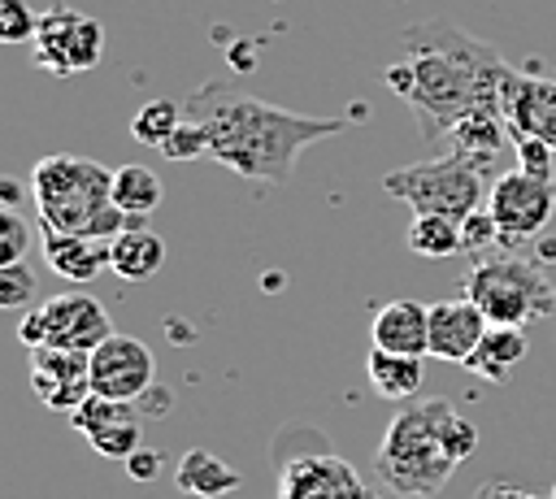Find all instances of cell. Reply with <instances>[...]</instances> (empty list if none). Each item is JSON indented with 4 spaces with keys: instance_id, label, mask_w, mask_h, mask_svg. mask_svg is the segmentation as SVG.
Instances as JSON below:
<instances>
[{
    "instance_id": "obj_1",
    "label": "cell",
    "mask_w": 556,
    "mask_h": 499,
    "mask_svg": "<svg viewBox=\"0 0 556 499\" xmlns=\"http://www.w3.org/2000/svg\"><path fill=\"white\" fill-rule=\"evenodd\" d=\"M513 74L517 69L486 39L452 17H426L400 30V61L382 69V82L408 104L421 135L443 143V135L473 113L504 117Z\"/></svg>"
},
{
    "instance_id": "obj_2",
    "label": "cell",
    "mask_w": 556,
    "mask_h": 499,
    "mask_svg": "<svg viewBox=\"0 0 556 499\" xmlns=\"http://www.w3.org/2000/svg\"><path fill=\"white\" fill-rule=\"evenodd\" d=\"M182 113L200 121L208 139V156L226 165L239 178L252 182H287L295 174V156L321 139H334L348 130V117H308L278 108L239 82L208 78L187 100Z\"/></svg>"
},
{
    "instance_id": "obj_3",
    "label": "cell",
    "mask_w": 556,
    "mask_h": 499,
    "mask_svg": "<svg viewBox=\"0 0 556 499\" xmlns=\"http://www.w3.org/2000/svg\"><path fill=\"white\" fill-rule=\"evenodd\" d=\"M30 195H35L39 230H52V234L113 239L130 226V217L113 204V169H104L91 156L52 152L35 161Z\"/></svg>"
},
{
    "instance_id": "obj_4",
    "label": "cell",
    "mask_w": 556,
    "mask_h": 499,
    "mask_svg": "<svg viewBox=\"0 0 556 499\" xmlns=\"http://www.w3.org/2000/svg\"><path fill=\"white\" fill-rule=\"evenodd\" d=\"M443 408L447 399H426L391 417L378 443V477L387 490L404 499H430L443 490V482L460 464L443 443Z\"/></svg>"
},
{
    "instance_id": "obj_5",
    "label": "cell",
    "mask_w": 556,
    "mask_h": 499,
    "mask_svg": "<svg viewBox=\"0 0 556 499\" xmlns=\"http://www.w3.org/2000/svg\"><path fill=\"white\" fill-rule=\"evenodd\" d=\"M465 295L482 308L491 325H530L543 312H556V286L543 278L539 260L486 256L465 273Z\"/></svg>"
},
{
    "instance_id": "obj_6",
    "label": "cell",
    "mask_w": 556,
    "mask_h": 499,
    "mask_svg": "<svg viewBox=\"0 0 556 499\" xmlns=\"http://www.w3.org/2000/svg\"><path fill=\"white\" fill-rule=\"evenodd\" d=\"M382 191L400 204H408L413 213H439V217H456L465 221L473 208H482V174L443 152L430 161H408L391 174H382Z\"/></svg>"
},
{
    "instance_id": "obj_7",
    "label": "cell",
    "mask_w": 556,
    "mask_h": 499,
    "mask_svg": "<svg viewBox=\"0 0 556 499\" xmlns=\"http://www.w3.org/2000/svg\"><path fill=\"white\" fill-rule=\"evenodd\" d=\"M113 334V321L100 299L83 291H65L43 299L17 321V338L26 347H70V351H96Z\"/></svg>"
},
{
    "instance_id": "obj_8",
    "label": "cell",
    "mask_w": 556,
    "mask_h": 499,
    "mask_svg": "<svg viewBox=\"0 0 556 499\" xmlns=\"http://www.w3.org/2000/svg\"><path fill=\"white\" fill-rule=\"evenodd\" d=\"M35 65L56 74V78H70V74H83V69H96L100 56H104V26L78 9H43L39 13V30H35Z\"/></svg>"
},
{
    "instance_id": "obj_9",
    "label": "cell",
    "mask_w": 556,
    "mask_h": 499,
    "mask_svg": "<svg viewBox=\"0 0 556 499\" xmlns=\"http://www.w3.org/2000/svg\"><path fill=\"white\" fill-rule=\"evenodd\" d=\"M486 213L500 226V243L517 247V243H534L539 230L552 221L556 213V178H530L521 169H508L491 182L486 191Z\"/></svg>"
},
{
    "instance_id": "obj_10",
    "label": "cell",
    "mask_w": 556,
    "mask_h": 499,
    "mask_svg": "<svg viewBox=\"0 0 556 499\" xmlns=\"http://www.w3.org/2000/svg\"><path fill=\"white\" fill-rule=\"evenodd\" d=\"M152 386H156V360H152V347L143 338L113 330L91 351V395L139 404Z\"/></svg>"
},
{
    "instance_id": "obj_11",
    "label": "cell",
    "mask_w": 556,
    "mask_h": 499,
    "mask_svg": "<svg viewBox=\"0 0 556 499\" xmlns=\"http://www.w3.org/2000/svg\"><path fill=\"white\" fill-rule=\"evenodd\" d=\"M70 425L104 460H130L143 447V417H139V404H130V399L91 395L83 408L70 412Z\"/></svg>"
},
{
    "instance_id": "obj_12",
    "label": "cell",
    "mask_w": 556,
    "mask_h": 499,
    "mask_svg": "<svg viewBox=\"0 0 556 499\" xmlns=\"http://www.w3.org/2000/svg\"><path fill=\"white\" fill-rule=\"evenodd\" d=\"M30 391L52 412H74L91 399V351L30 347Z\"/></svg>"
},
{
    "instance_id": "obj_13",
    "label": "cell",
    "mask_w": 556,
    "mask_h": 499,
    "mask_svg": "<svg viewBox=\"0 0 556 499\" xmlns=\"http://www.w3.org/2000/svg\"><path fill=\"white\" fill-rule=\"evenodd\" d=\"M278 499H374L356 469L330 451L291 456L278 473Z\"/></svg>"
},
{
    "instance_id": "obj_14",
    "label": "cell",
    "mask_w": 556,
    "mask_h": 499,
    "mask_svg": "<svg viewBox=\"0 0 556 499\" xmlns=\"http://www.w3.org/2000/svg\"><path fill=\"white\" fill-rule=\"evenodd\" d=\"M486 325L491 321L482 317V308L469 295L430 304V356L447 360V364H469V356L478 351Z\"/></svg>"
},
{
    "instance_id": "obj_15",
    "label": "cell",
    "mask_w": 556,
    "mask_h": 499,
    "mask_svg": "<svg viewBox=\"0 0 556 499\" xmlns=\"http://www.w3.org/2000/svg\"><path fill=\"white\" fill-rule=\"evenodd\" d=\"M508 135H534L556 148V78H539L517 69L504 95Z\"/></svg>"
},
{
    "instance_id": "obj_16",
    "label": "cell",
    "mask_w": 556,
    "mask_h": 499,
    "mask_svg": "<svg viewBox=\"0 0 556 499\" xmlns=\"http://www.w3.org/2000/svg\"><path fill=\"white\" fill-rule=\"evenodd\" d=\"M369 338L382 351L430 356V304H417V299H391V304H382L374 312Z\"/></svg>"
},
{
    "instance_id": "obj_17",
    "label": "cell",
    "mask_w": 556,
    "mask_h": 499,
    "mask_svg": "<svg viewBox=\"0 0 556 499\" xmlns=\"http://www.w3.org/2000/svg\"><path fill=\"white\" fill-rule=\"evenodd\" d=\"M109 243L113 239H96V234H52L43 230V260L56 278L70 282H91L109 269Z\"/></svg>"
},
{
    "instance_id": "obj_18",
    "label": "cell",
    "mask_w": 556,
    "mask_h": 499,
    "mask_svg": "<svg viewBox=\"0 0 556 499\" xmlns=\"http://www.w3.org/2000/svg\"><path fill=\"white\" fill-rule=\"evenodd\" d=\"M161 265H165L161 234L148 230L143 217H130V226L122 234H113V243H109V269L126 282H148V278H156Z\"/></svg>"
},
{
    "instance_id": "obj_19",
    "label": "cell",
    "mask_w": 556,
    "mask_h": 499,
    "mask_svg": "<svg viewBox=\"0 0 556 499\" xmlns=\"http://www.w3.org/2000/svg\"><path fill=\"white\" fill-rule=\"evenodd\" d=\"M504 139H513L504 117H495V113H473V117L456 121V126L443 135V148H447L452 156L469 161V165L482 174V169H491L495 156L504 152Z\"/></svg>"
},
{
    "instance_id": "obj_20",
    "label": "cell",
    "mask_w": 556,
    "mask_h": 499,
    "mask_svg": "<svg viewBox=\"0 0 556 499\" xmlns=\"http://www.w3.org/2000/svg\"><path fill=\"white\" fill-rule=\"evenodd\" d=\"M526 351H530L526 325H486V334H482V343L465 369H473L486 382H508L513 369L526 360Z\"/></svg>"
},
{
    "instance_id": "obj_21",
    "label": "cell",
    "mask_w": 556,
    "mask_h": 499,
    "mask_svg": "<svg viewBox=\"0 0 556 499\" xmlns=\"http://www.w3.org/2000/svg\"><path fill=\"white\" fill-rule=\"evenodd\" d=\"M174 482H178V490H187V495H195V499H222V495L239 490L243 477H239L222 456H213V451H204V447H191V451H182V460L174 464Z\"/></svg>"
},
{
    "instance_id": "obj_22",
    "label": "cell",
    "mask_w": 556,
    "mask_h": 499,
    "mask_svg": "<svg viewBox=\"0 0 556 499\" xmlns=\"http://www.w3.org/2000/svg\"><path fill=\"white\" fill-rule=\"evenodd\" d=\"M365 373H369V386H374L382 399H413V395L421 391L426 364H421V356H404V351L369 347Z\"/></svg>"
},
{
    "instance_id": "obj_23",
    "label": "cell",
    "mask_w": 556,
    "mask_h": 499,
    "mask_svg": "<svg viewBox=\"0 0 556 499\" xmlns=\"http://www.w3.org/2000/svg\"><path fill=\"white\" fill-rule=\"evenodd\" d=\"M161 200H165V187H161V178L148 165H122V169H113V204L126 217H148Z\"/></svg>"
},
{
    "instance_id": "obj_24",
    "label": "cell",
    "mask_w": 556,
    "mask_h": 499,
    "mask_svg": "<svg viewBox=\"0 0 556 499\" xmlns=\"http://www.w3.org/2000/svg\"><path fill=\"white\" fill-rule=\"evenodd\" d=\"M408 252H417L426 260H443V256L465 252L460 221L456 217H439V213H413V221H408Z\"/></svg>"
},
{
    "instance_id": "obj_25",
    "label": "cell",
    "mask_w": 556,
    "mask_h": 499,
    "mask_svg": "<svg viewBox=\"0 0 556 499\" xmlns=\"http://www.w3.org/2000/svg\"><path fill=\"white\" fill-rule=\"evenodd\" d=\"M187 113H182V104L178 100H169V95H156V100H148L135 117H130V135L139 139V143H148V148H161L174 130H178V121H182Z\"/></svg>"
},
{
    "instance_id": "obj_26",
    "label": "cell",
    "mask_w": 556,
    "mask_h": 499,
    "mask_svg": "<svg viewBox=\"0 0 556 499\" xmlns=\"http://www.w3.org/2000/svg\"><path fill=\"white\" fill-rule=\"evenodd\" d=\"M35 269H26L22 260L17 265H0V308H26L35 304Z\"/></svg>"
},
{
    "instance_id": "obj_27",
    "label": "cell",
    "mask_w": 556,
    "mask_h": 499,
    "mask_svg": "<svg viewBox=\"0 0 556 499\" xmlns=\"http://www.w3.org/2000/svg\"><path fill=\"white\" fill-rule=\"evenodd\" d=\"M39 30V13L26 0H0V39L4 43H26Z\"/></svg>"
},
{
    "instance_id": "obj_28",
    "label": "cell",
    "mask_w": 556,
    "mask_h": 499,
    "mask_svg": "<svg viewBox=\"0 0 556 499\" xmlns=\"http://www.w3.org/2000/svg\"><path fill=\"white\" fill-rule=\"evenodd\" d=\"M161 152H165L169 161H200V156H208V139H204V130H200L195 117H182L178 130L161 143Z\"/></svg>"
},
{
    "instance_id": "obj_29",
    "label": "cell",
    "mask_w": 556,
    "mask_h": 499,
    "mask_svg": "<svg viewBox=\"0 0 556 499\" xmlns=\"http://www.w3.org/2000/svg\"><path fill=\"white\" fill-rule=\"evenodd\" d=\"M513 148H517V169L530 174V178H552V161H556V148L534 139V135H513Z\"/></svg>"
},
{
    "instance_id": "obj_30",
    "label": "cell",
    "mask_w": 556,
    "mask_h": 499,
    "mask_svg": "<svg viewBox=\"0 0 556 499\" xmlns=\"http://www.w3.org/2000/svg\"><path fill=\"white\" fill-rule=\"evenodd\" d=\"M30 247V226L17 217V208L0 213V265H17Z\"/></svg>"
},
{
    "instance_id": "obj_31",
    "label": "cell",
    "mask_w": 556,
    "mask_h": 499,
    "mask_svg": "<svg viewBox=\"0 0 556 499\" xmlns=\"http://www.w3.org/2000/svg\"><path fill=\"white\" fill-rule=\"evenodd\" d=\"M460 243H465V252H482V247L500 243V226H495V217H491L486 208H473V213L460 221Z\"/></svg>"
},
{
    "instance_id": "obj_32",
    "label": "cell",
    "mask_w": 556,
    "mask_h": 499,
    "mask_svg": "<svg viewBox=\"0 0 556 499\" xmlns=\"http://www.w3.org/2000/svg\"><path fill=\"white\" fill-rule=\"evenodd\" d=\"M126 464V473L135 477V482H152V477H161V469H165V460L156 456V451H148V447H139L130 460H122Z\"/></svg>"
},
{
    "instance_id": "obj_33",
    "label": "cell",
    "mask_w": 556,
    "mask_h": 499,
    "mask_svg": "<svg viewBox=\"0 0 556 499\" xmlns=\"http://www.w3.org/2000/svg\"><path fill=\"white\" fill-rule=\"evenodd\" d=\"M0 200H4V208H13V204L22 200V187H17L13 178H0Z\"/></svg>"
},
{
    "instance_id": "obj_34",
    "label": "cell",
    "mask_w": 556,
    "mask_h": 499,
    "mask_svg": "<svg viewBox=\"0 0 556 499\" xmlns=\"http://www.w3.org/2000/svg\"><path fill=\"white\" fill-rule=\"evenodd\" d=\"M552 499H556V490H552Z\"/></svg>"
}]
</instances>
